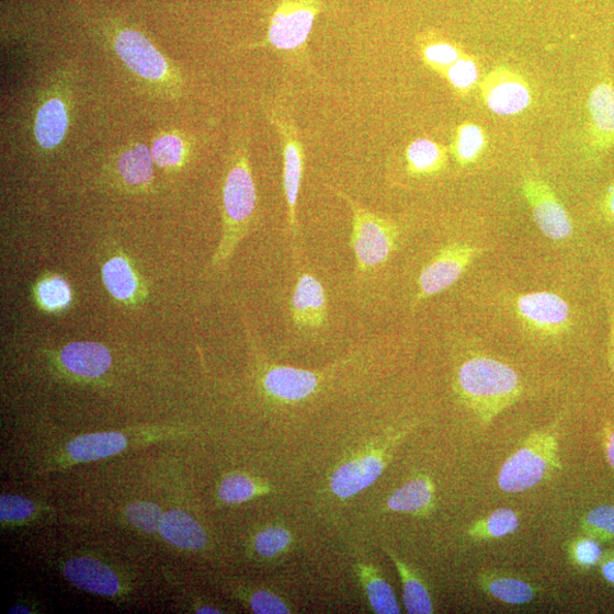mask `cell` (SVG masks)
<instances>
[{"mask_svg": "<svg viewBox=\"0 0 614 614\" xmlns=\"http://www.w3.org/2000/svg\"><path fill=\"white\" fill-rule=\"evenodd\" d=\"M387 555L394 562L402 580L403 602L410 614H432L435 612L432 596L420 575L403 560L399 559L391 550Z\"/></svg>", "mask_w": 614, "mask_h": 614, "instance_id": "26", "label": "cell"}, {"mask_svg": "<svg viewBox=\"0 0 614 614\" xmlns=\"http://www.w3.org/2000/svg\"><path fill=\"white\" fill-rule=\"evenodd\" d=\"M292 543L289 531L282 526H270L255 536L254 548L262 558L272 559L284 555Z\"/></svg>", "mask_w": 614, "mask_h": 614, "instance_id": "35", "label": "cell"}, {"mask_svg": "<svg viewBox=\"0 0 614 614\" xmlns=\"http://www.w3.org/2000/svg\"><path fill=\"white\" fill-rule=\"evenodd\" d=\"M515 311L520 320L538 334H561L570 325L569 305L555 293L520 295L515 300Z\"/></svg>", "mask_w": 614, "mask_h": 614, "instance_id": "10", "label": "cell"}, {"mask_svg": "<svg viewBox=\"0 0 614 614\" xmlns=\"http://www.w3.org/2000/svg\"><path fill=\"white\" fill-rule=\"evenodd\" d=\"M389 444L355 457L338 468L330 478L332 493L343 500L355 497L383 475L388 464Z\"/></svg>", "mask_w": 614, "mask_h": 614, "instance_id": "13", "label": "cell"}, {"mask_svg": "<svg viewBox=\"0 0 614 614\" xmlns=\"http://www.w3.org/2000/svg\"><path fill=\"white\" fill-rule=\"evenodd\" d=\"M522 194L526 198L536 226L552 240H564L571 236L572 223L564 204L549 184L537 177L522 181Z\"/></svg>", "mask_w": 614, "mask_h": 614, "instance_id": "9", "label": "cell"}, {"mask_svg": "<svg viewBox=\"0 0 614 614\" xmlns=\"http://www.w3.org/2000/svg\"><path fill=\"white\" fill-rule=\"evenodd\" d=\"M477 583L486 595L510 605L528 604L538 593L531 582L496 571L480 572Z\"/></svg>", "mask_w": 614, "mask_h": 614, "instance_id": "22", "label": "cell"}, {"mask_svg": "<svg viewBox=\"0 0 614 614\" xmlns=\"http://www.w3.org/2000/svg\"><path fill=\"white\" fill-rule=\"evenodd\" d=\"M273 125L282 139L284 159V193L287 203L288 226L291 232L298 234L297 206L304 172V147L292 122L280 116L273 118Z\"/></svg>", "mask_w": 614, "mask_h": 614, "instance_id": "11", "label": "cell"}, {"mask_svg": "<svg viewBox=\"0 0 614 614\" xmlns=\"http://www.w3.org/2000/svg\"><path fill=\"white\" fill-rule=\"evenodd\" d=\"M455 388L465 406L484 425L516 403L524 391L514 368L487 356H474L461 364Z\"/></svg>", "mask_w": 614, "mask_h": 614, "instance_id": "1", "label": "cell"}, {"mask_svg": "<svg viewBox=\"0 0 614 614\" xmlns=\"http://www.w3.org/2000/svg\"><path fill=\"white\" fill-rule=\"evenodd\" d=\"M126 515L132 524L147 534H156L161 528L163 518L159 505L149 502H137L128 507Z\"/></svg>", "mask_w": 614, "mask_h": 614, "instance_id": "37", "label": "cell"}, {"mask_svg": "<svg viewBox=\"0 0 614 614\" xmlns=\"http://www.w3.org/2000/svg\"><path fill=\"white\" fill-rule=\"evenodd\" d=\"M292 319L302 330H318L328 323L326 289L316 276H299L292 297Z\"/></svg>", "mask_w": 614, "mask_h": 614, "instance_id": "15", "label": "cell"}, {"mask_svg": "<svg viewBox=\"0 0 614 614\" xmlns=\"http://www.w3.org/2000/svg\"><path fill=\"white\" fill-rule=\"evenodd\" d=\"M58 360L66 371L84 379L104 376L112 365L110 350L95 342H75L58 352Z\"/></svg>", "mask_w": 614, "mask_h": 614, "instance_id": "17", "label": "cell"}, {"mask_svg": "<svg viewBox=\"0 0 614 614\" xmlns=\"http://www.w3.org/2000/svg\"><path fill=\"white\" fill-rule=\"evenodd\" d=\"M65 576L75 587L86 592L113 596L120 591V580L115 572L95 559L70 560L65 566Z\"/></svg>", "mask_w": 614, "mask_h": 614, "instance_id": "18", "label": "cell"}, {"mask_svg": "<svg viewBox=\"0 0 614 614\" xmlns=\"http://www.w3.org/2000/svg\"><path fill=\"white\" fill-rule=\"evenodd\" d=\"M102 280L110 295L126 306H136L147 297L140 275L128 258L114 254L102 265Z\"/></svg>", "mask_w": 614, "mask_h": 614, "instance_id": "16", "label": "cell"}, {"mask_svg": "<svg viewBox=\"0 0 614 614\" xmlns=\"http://www.w3.org/2000/svg\"><path fill=\"white\" fill-rule=\"evenodd\" d=\"M34 297L41 309L48 314H60L69 309L73 300L70 284L64 276L49 273L35 286Z\"/></svg>", "mask_w": 614, "mask_h": 614, "instance_id": "29", "label": "cell"}, {"mask_svg": "<svg viewBox=\"0 0 614 614\" xmlns=\"http://www.w3.org/2000/svg\"><path fill=\"white\" fill-rule=\"evenodd\" d=\"M604 445L607 463L614 470V430L610 422L604 427Z\"/></svg>", "mask_w": 614, "mask_h": 614, "instance_id": "42", "label": "cell"}, {"mask_svg": "<svg viewBox=\"0 0 614 614\" xmlns=\"http://www.w3.org/2000/svg\"><path fill=\"white\" fill-rule=\"evenodd\" d=\"M481 253V249L468 243L445 246L421 271L414 305L454 285Z\"/></svg>", "mask_w": 614, "mask_h": 614, "instance_id": "8", "label": "cell"}, {"mask_svg": "<svg viewBox=\"0 0 614 614\" xmlns=\"http://www.w3.org/2000/svg\"><path fill=\"white\" fill-rule=\"evenodd\" d=\"M601 212L603 217L610 224L614 225V182L611 184L602 200Z\"/></svg>", "mask_w": 614, "mask_h": 614, "instance_id": "41", "label": "cell"}, {"mask_svg": "<svg viewBox=\"0 0 614 614\" xmlns=\"http://www.w3.org/2000/svg\"><path fill=\"white\" fill-rule=\"evenodd\" d=\"M406 159L411 175L432 177L445 169L447 150L433 139L418 138L408 146Z\"/></svg>", "mask_w": 614, "mask_h": 614, "instance_id": "24", "label": "cell"}, {"mask_svg": "<svg viewBox=\"0 0 614 614\" xmlns=\"http://www.w3.org/2000/svg\"><path fill=\"white\" fill-rule=\"evenodd\" d=\"M352 212V248L356 266L367 272L383 265L396 249L397 226L340 193Z\"/></svg>", "mask_w": 614, "mask_h": 614, "instance_id": "5", "label": "cell"}, {"mask_svg": "<svg viewBox=\"0 0 614 614\" xmlns=\"http://www.w3.org/2000/svg\"><path fill=\"white\" fill-rule=\"evenodd\" d=\"M466 54L459 45L436 35H427L420 42L423 64L442 77H445L455 61Z\"/></svg>", "mask_w": 614, "mask_h": 614, "instance_id": "31", "label": "cell"}, {"mask_svg": "<svg viewBox=\"0 0 614 614\" xmlns=\"http://www.w3.org/2000/svg\"><path fill=\"white\" fill-rule=\"evenodd\" d=\"M558 424L528 436L502 465L498 485L505 493H522L562 470Z\"/></svg>", "mask_w": 614, "mask_h": 614, "instance_id": "3", "label": "cell"}, {"mask_svg": "<svg viewBox=\"0 0 614 614\" xmlns=\"http://www.w3.org/2000/svg\"><path fill=\"white\" fill-rule=\"evenodd\" d=\"M444 78L458 96H469L471 91L480 81L479 65L477 59L471 55L466 54L455 61V64L447 70Z\"/></svg>", "mask_w": 614, "mask_h": 614, "instance_id": "33", "label": "cell"}, {"mask_svg": "<svg viewBox=\"0 0 614 614\" xmlns=\"http://www.w3.org/2000/svg\"><path fill=\"white\" fill-rule=\"evenodd\" d=\"M258 193L250 161L248 144L235 145L229 160L223 191L224 234L212 260L213 268H220L235 253L248 234L254 217Z\"/></svg>", "mask_w": 614, "mask_h": 614, "instance_id": "2", "label": "cell"}, {"mask_svg": "<svg viewBox=\"0 0 614 614\" xmlns=\"http://www.w3.org/2000/svg\"><path fill=\"white\" fill-rule=\"evenodd\" d=\"M581 531L596 541L614 538V507L602 505L591 510L581 521Z\"/></svg>", "mask_w": 614, "mask_h": 614, "instance_id": "36", "label": "cell"}, {"mask_svg": "<svg viewBox=\"0 0 614 614\" xmlns=\"http://www.w3.org/2000/svg\"><path fill=\"white\" fill-rule=\"evenodd\" d=\"M69 110L64 98H48L39 106L34 134L37 145L44 150H54L64 143L69 129Z\"/></svg>", "mask_w": 614, "mask_h": 614, "instance_id": "20", "label": "cell"}, {"mask_svg": "<svg viewBox=\"0 0 614 614\" xmlns=\"http://www.w3.org/2000/svg\"><path fill=\"white\" fill-rule=\"evenodd\" d=\"M269 487L259 485L248 476L234 474L226 477L221 482L219 498L226 503L237 504L269 493Z\"/></svg>", "mask_w": 614, "mask_h": 614, "instance_id": "34", "label": "cell"}, {"mask_svg": "<svg viewBox=\"0 0 614 614\" xmlns=\"http://www.w3.org/2000/svg\"><path fill=\"white\" fill-rule=\"evenodd\" d=\"M35 504L22 497L2 496L0 498V519L8 522L22 521L35 512Z\"/></svg>", "mask_w": 614, "mask_h": 614, "instance_id": "39", "label": "cell"}, {"mask_svg": "<svg viewBox=\"0 0 614 614\" xmlns=\"http://www.w3.org/2000/svg\"><path fill=\"white\" fill-rule=\"evenodd\" d=\"M113 48L118 58L136 77L152 87L177 94L180 88V75L139 31L120 29L112 38Z\"/></svg>", "mask_w": 614, "mask_h": 614, "instance_id": "4", "label": "cell"}, {"mask_svg": "<svg viewBox=\"0 0 614 614\" xmlns=\"http://www.w3.org/2000/svg\"><path fill=\"white\" fill-rule=\"evenodd\" d=\"M160 532L166 541L183 549L198 550L207 544L202 526L182 510H171L163 514Z\"/></svg>", "mask_w": 614, "mask_h": 614, "instance_id": "23", "label": "cell"}, {"mask_svg": "<svg viewBox=\"0 0 614 614\" xmlns=\"http://www.w3.org/2000/svg\"><path fill=\"white\" fill-rule=\"evenodd\" d=\"M197 613H221V612L212 606H203L198 609Z\"/></svg>", "mask_w": 614, "mask_h": 614, "instance_id": "45", "label": "cell"}, {"mask_svg": "<svg viewBox=\"0 0 614 614\" xmlns=\"http://www.w3.org/2000/svg\"><path fill=\"white\" fill-rule=\"evenodd\" d=\"M610 345H611V356H612V362L614 365V311H612L611 314V320H610Z\"/></svg>", "mask_w": 614, "mask_h": 614, "instance_id": "44", "label": "cell"}, {"mask_svg": "<svg viewBox=\"0 0 614 614\" xmlns=\"http://www.w3.org/2000/svg\"><path fill=\"white\" fill-rule=\"evenodd\" d=\"M154 162L162 169H178L186 163L189 145L181 136L163 134L151 145Z\"/></svg>", "mask_w": 614, "mask_h": 614, "instance_id": "32", "label": "cell"}, {"mask_svg": "<svg viewBox=\"0 0 614 614\" xmlns=\"http://www.w3.org/2000/svg\"><path fill=\"white\" fill-rule=\"evenodd\" d=\"M357 575L363 583L366 598L373 610L378 614H399L394 590L373 565L360 564Z\"/></svg>", "mask_w": 614, "mask_h": 614, "instance_id": "27", "label": "cell"}, {"mask_svg": "<svg viewBox=\"0 0 614 614\" xmlns=\"http://www.w3.org/2000/svg\"><path fill=\"white\" fill-rule=\"evenodd\" d=\"M127 439L120 433H99L75 439L68 453L78 463H89L115 455L127 447Z\"/></svg>", "mask_w": 614, "mask_h": 614, "instance_id": "25", "label": "cell"}, {"mask_svg": "<svg viewBox=\"0 0 614 614\" xmlns=\"http://www.w3.org/2000/svg\"><path fill=\"white\" fill-rule=\"evenodd\" d=\"M602 575L611 585H614V553H610L602 562Z\"/></svg>", "mask_w": 614, "mask_h": 614, "instance_id": "43", "label": "cell"}, {"mask_svg": "<svg viewBox=\"0 0 614 614\" xmlns=\"http://www.w3.org/2000/svg\"><path fill=\"white\" fill-rule=\"evenodd\" d=\"M10 613H30V611L23 606H15L10 611Z\"/></svg>", "mask_w": 614, "mask_h": 614, "instance_id": "46", "label": "cell"}, {"mask_svg": "<svg viewBox=\"0 0 614 614\" xmlns=\"http://www.w3.org/2000/svg\"><path fill=\"white\" fill-rule=\"evenodd\" d=\"M321 10L322 0H281L270 19L264 44L283 52L304 49Z\"/></svg>", "mask_w": 614, "mask_h": 614, "instance_id": "6", "label": "cell"}, {"mask_svg": "<svg viewBox=\"0 0 614 614\" xmlns=\"http://www.w3.org/2000/svg\"><path fill=\"white\" fill-rule=\"evenodd\" d=\"M587 151L599 158L614 146V84L610 79L596 83L589 102Z\"/></svg>", "mask_w": 614, "mask_h": 614, "instance_id": "12", "label": "cell"}, {"mask_svg": "<svg viewBox=\"0 0 614 614\" xmlns=\"http://www.w3.org/2000/svg\"><path fill=\"white\" fill-rule=\"evenodd\" d=\"M602 555L600 544L592 537L577 538L569 546L570 561L579 570H589L599 565Z\"/></svg>", "mask_w": 614, "mask_h": 614, "instance_id": "38", "label": "cell"}, {"mask_svg": "<svg viewBox=\"0 0 614 614\" xmlns=\"http://www.w3.org/2000/svg\"><path fill=\"white\" fill-rule=\"evenodd\" d=\"M478 87L482 103L497 115H518L533 104V91L528 80L505 66H498L488 72Z\"/></svg>", "mask_w": 614, "mask_h": 614, "instance_id": "7", "label": "cell"}, {"mask_svg": "<svg viewBox=\"0 0 614 614\" xmlns=\"http://www.w3.org/2000/svg\"><path fill=\"white\" fill-rule=\"evenodd\" d=\"M519 527V514L512 509L501 508L476 521L467 534L475 542L493 541L514 534Z\"/></svg>", "mask_w": 614, "mask_h": 614, "instance_id": "30", "label": "cell"}, {"mask_svg": "<svg viewBox=\"0 0 614 614\" xmlns=\"http://www.w3.org/2000/svg\"><path fill=\"white\" fill-rule=\"evenodd\" d=\"M250 606L258 614L292 613L289 605L278 595L269 591H258L250 598Z\"/></svg>", "mask_w": 614, "mask_h": 614, "instance_id": "40", "label": "cell"}, {"mask_svg": "<svg viewBox=\"0 0 614 614\" xmlns=\"http://www.w3.org/2000/svg\"><path fill=\"white\" fill-rule=\"evenodd\" d=\"M322 379L321 373L271 364L264 371L262 387L272 398L285 403H295L312 396Z\"/></svg>", "mask_w": 614, "mask_h": 614, "instance_id": "14", "label": "cell"}, {"mask_svg": "<svg viewBox=\"0 0 614 614\" xmlns=\"http://www.w3.org/2000/svg\"><path fill=\"white\" fill-rule=\"evenodd\" d=\"M151 151L144 144H134L121 151L114 164L118 182L130 192L148 190L154 181Z\"/></svg>", "mask_w": 614, "mask_h": 614, "instance_id": "19", "label": "cell"}, {"mask_svg": "<svg viewBox=\"0 0 614 614\" xmlns=\"http://www.w3.org/2000/svg\"><path fill=\"white\" fill-rule=\"evenodd\" d=\"M435 485L425 475H420L399 487L387 500L394 512L428 515L435 508Z\"/></svg>", "mask_w": 614, "mask_h": 614, "instance_id": "21", "label": "cell"}, {"mask_svg": "<svg viewBox=\"0 0 614 614\" xmlns=\"http://www.w3.org/2000/svg\"><path fill=\"white\" fill-rule=\"evenodd\" d=\"M487 146L488 138L484 128L474 122H465L455 130L451 152L459 167L467 168L479 161Z\"/></svg>", "mask_w": 614, "mask_h": 614, "instance_id": "28", "label": "cell"}]
</instances>
